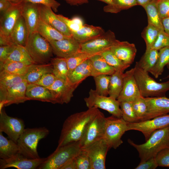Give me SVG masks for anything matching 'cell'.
Segmentation results:
<instances>
[{"instance_id": "1", "label": "cell", "mask_w": 169, "mask_h": 169, "mask_svg": "<svg viewBox=\"0 0 169 169\" xmlns=\"http://www.w3.org/2000/svg\"><path fill=\"white\" fill-rule=\"evenodd\" d=\"M99 111L98 108L93 107L68 117L64 122L57 147L79 141L89 124Z\"/></svg>"}, {"instance_id": "63", "label": "cell", "mask_w": 169, "mask_h": 169, "mask_svg": "<svg viewBox=\"0 0 169 169\" xmlns=\"http://www.w3.org/2000/svg\"><path fill=\"white\" fill-rule=\"evenodd\" d=\"M166 66L167 67V68L169 69V64H168ZM165 78L169 79V74L167 75V76Z\"/></svg>"}, {"instance_id": "58", "label": "cell", "mask_w": 169, "mask_h": 169, "mask_svg": "<svg viewBox=\"0 0 169 169\" xmlns=\"http://www.w3.org/2000/svg\"><path fill=\"white\" fill-rule=\"evenodd\" d=\"M67 3L71 6H78L87 3L88 0H64Z\"/></svg>"}, {"instance_id": "27", "label": "cell", "mask_w": 169, "mask_h": 169, "mask_svg": "<svg viewBox=\"0 0 169 169\" xmlns=\"http://www.w3.org/2000/svg\"><path fill=\"white\" fill-rule=\"evenodd\" d=\"M92 64L88 59L77 66L68 76L69 81L76 87L86 78L91 76Z\"/></svg>"}, {"instance_id": "11", "label": "cell", "mask_w": 169, "mask_h": 169, "mask_svg": "<svg viewBox=\"0 0 169 169\" xmlns=\"http://www.w3.org/2000/svg\"><path fill=\"white\" fill-rule=\"evenodd\" d=\"M168 125L169 114L137 122L128 123V131L132 130L141 132L146 141L154 131Z\"/></svg>"}, {"instance_id": "26", "label": "cell", "mask_w": 169, "mask_h": 169, "mask_svg": "<svg viewBox=\"0 0 169 169\" xmlns=\"http://www.w3.org/2000/svg\"><path fill=\"white\" fill-rule=\"evenodd\" d=\"M28 37V28L21 16L18 18L10 35L9 39L12 44L25 46Z\"/></svg>"}, {"instance_id": "28", "label": "cell", "mask_w": 169, "mask_h": 169, "mask_svg": "<svg viewBox=\"0 0 169 169\" xmlns=\"http://www.w3.org/2000/svg\"><path fill=\"white\" fill-rule=\"evenodd\" d=\"M53 73L51 63L33 64L29 65L25 76L28 83H34L42 76L47 73Z\"/></svg>"}, {"instance_id": "10", "label": "cell", "mask_w": 169, "mask_h": 169, "mask_svg": "<svg viewBox=\"0 0 169 169\" xmlns=\"http://www.w3.org/2000/svg\"><path fill=\"white\" fill-rule=\"evenodd\" d=\"M118 41L114 33L108 30L97 37L81 44L80 51L91 56L99 54L110 48Z\"/></svg>"}, {"instance_id": "52", "label": "cell", "mask_w": 169, "mask_h": 169, "mask_svg": "<svg viewBox=\"0 0 169 169\" xmlns=\"http://www.w3.org/2000/svg\"><path fill=\"white\" fill-rule=\"evenodd\" d=\"M157 6L161 19L169 17V0H158Z\"/></svg>"}, {"instance_id": "30", "label": "cell", "mask_w": 169, "mask_h": 169, "mask_svg": "<svg viewBox=\"0 0 169 169\" xmlns=\"http://www.w3.org/2000/svg\"><path fill=\"white\" fill-rule=\"evenodd\" d=\"M90 59L92 67L91 76L93 77L103 74L111 75L115 71L100 54L93 55Z\"/></svg>"}, {"instance_id": "34", "label": "cell", "mask_w": 169, "mask_h": 169, "mask_svg": "<svg viewBox=\"0 0 169 169\" xmlns=\"http://www.w3.org/2000/svg\"><path fill=\"white\" fill-rule=\"evenodd\" d=\"M158 0H154L146 4L143 8L147 14L148 23L153 25L160 31H164L162 19L160 17L157 8Z\"/></svg>"}, {"instance_id": "7", "label": "cell", "mask_w": 169, "mask_h": 169, "mask_svg": "<svg viewBox=\"0 0 169 169\" xmlns=\"http://www.w3.org/2000/svg\"><path fill=\"white\" fill-rule=\"evenodd\" d=\"M128 123L122 117L118 118L112 115L106 117L103 139L110 149H116L123 143L121 137L128 131Z\"/></svg>"}, {"instance_id": "33", "label": "cell", "mask_w": 169, "mask_h": 169, "mask_svg": "<svg viewBox=\"0 0 169 169\" xmlns=\"http://www.w3.org/2000/svg\"><path fill=\"white\" fill-rule=\"evenodd\" d=\"M158 54V50L153 49H146L140 59L136 63L144 71L150 73L156 63Z\"/></svg>"}, {"instance_id": "39", "label": "cell", "mask_w": 169, "mask_h": 169, "mask_svg": "<svg viewBox=\"0 0 169 169\" xmlns=\"http://www.w3.org/2000/svg\"><path fill=\"white\" fill-rule=\"evenodd\" d=\"M137 5L136 0H113L112 4L104 6L103 10L106 13H116Z\"/></svg>"}, {"instance_id": "20", "label": "cell", "mask_w": 169, "mask_h": 169, "mask_svg": "<svg viewBox=\"0 0 169 169\" xmlns=\"http://www.w3.org/2000/svg\"><path fill=\"white\" fill-rule=\"evenodd\" d=\"M145 99L147 111L142 121L169 113V98L165 96L146 97Z\"/></svg>"}, {"instance_id": "48", "label": "cell", "mask_w": 169, "mask_h": 169, "mask_svg": "<svg viewBox=\"0 0 169 169\" xmlns=\"http://www.w3.org/2000/svg\"><path fill=\"white\" fill-rule=\"evenodd\" d=\"M74 159L76 169H91L90 158L84 149H81Z\"/></svg>"}, {"instance_id": "9", "label": "cell", "mask_w": 169, "mask_h": 169, "mask_svg": "<svg viewBox=\"0 0 169 169\" xmlns=\"http://www.w3.org/2000/svg\"><path fill=\"white\" fill-rule=\"evenodd\" d=\"M106 117L99 111L91 121L81 140L79 141L81 149H84L94 143L103 138Z\"/></svg>"}, {"instance_id": "35", "label": "cell", "mask_w": 169, "mask_h": 169, "mask_svg": "<svg viewBox=\"0 0 169 169\" xmlns=\"http://www.w3.org/2000/svg\"><path fill=\"white\" fill-rule=\"evenodd\" d=\"M124 73L120 71H115L110 75L109 95L117 99L121 91L123 84Z\"/></svg>"}, {"instance_id": "15", "label": "cell", "mask_w": 169, "mask_h": 169, "mask_svg": "<svg viewBox=\"0 0 169 169\" xmlns=\"http://www.w3.org/2000/svg\"><path fill=\"white\" fill-rule=\"evenodd\" d=\"M82 149L85 150L90 158L91 169H105L106 156L110 149L103 139Z\"/></svg>"}, {"instance_id": "16", "label": "cell", "mask_w": 169, "mask_h": 169, "mask_svg": "<svg viewBox=\"0 0 169 169\" xmlns=\"http://www.w3.org/2000/svg\"><path fill=\"white\" fill-rule=\"evenodd\" d=\"M46 158L29 159L18 153L9 158L0 159V169L14 167L18 169H35L44 161Z\"/></svg>"}, {"instance_id": "3", "label": "cell", "mask_w": 169, "mask_h": 169, "mask_svg": "<svg viewBox=\"0 0 169 169\" xmlns=\"http://www.w3.org/2000/svg\"><path fill=\"white\" fill-rule=\"evenodd\" d=\"M49 133V130L45 127L25 129L17 142L18 153L29 159L40 158L37 151L38 143Z\"/></svg>"}, {"instance_id": "47", "label": "cell", "mask_w": 169, "mask_h": 169, "mask_svg": "<svg viewBox=\"0 0 169 169\" xmlns=\"http://www.w3.org/2000/svg\"><path fill=\"white\" fill-rule=\"evenodd\" d=\"M57 16L65 23L71 32L79 30L84 25L82 19L79 17H75L72 19H69L61 14L57 15Z\"/></svg>"}, {"instance_id": "24", "label": "cell", "mask_w": 169, "mask_h": 169, "mask_svg": "<svg viewBox=\"0 0 169 169\" xmlns=\"http://www.w3.org/2000/svg\"><path fill=\"white\" fill-rule=\"evenodd\" d=\"M105 32L100 27L84 24L79 30L72 32L71 33L72 37L81 44L97 37Z\"/></svg>"}, {"instance_id": "14", "label": "cell", "mask_w": 169, "mask_h": 169, "mask_svg": "<svg viewBox=\"0 0 169 169\" xmlns=\"http://www.w3.org/2000/svg\"><path fill=\"white\" fill-rule=\"evenodd\" d=\"M77 87L68 80L57 79L50 86L47 88L50 91L54 104H67L73 97Z\"/></svg>"}, {"instance_id": "45", "label": "cell", "mask_w": 169, "mask_h": 169, "mask_svg": "<svg viewBox=\"0 0 169 169\" xmlns=\"http://www.w3.org/2000/svg\"><path fill=\"white\" fill-rule=\"evenodd\" d=\"M91 56V55L81 51L66 58L68 69V75L77 66L82 63Z\"/></svg>"}, {"instance_id": "4", "label": "cell", "mask_w": 169, "mask_h": 169, "mask_svg": "<svg viewBox=\"0 0 169 169\" xmlns=\"http://www.w3.org/2000/svg\"><path fill=\"white\" fill-rule=\"evenodd\" d=\"M134 67L135 78L142 96L146 98L166 96V93L169 90V79L166 82H158L136 63Z\"/></svg>"}, {"instance_id": "37", "label": "cell", "mask_w": 169, "mask_h": 169, "mask_svg": "<svg viewBox=\"0 0 169 169\" xmlns=\"http://www.w3.org/2000/svg\"><path fill=\"white\" fill-rule=\"evenodd\" d=\"M53 66V74L57 79L68 80V69L66 58L57 57L50 61Z\"/></svg>"}, {"instance_id": "55", "label": "cell", "mask_w": 169, "mask_h": 169, "mask_svg": "<svg viewBox=\"0 0 169 169\" xmlns=\"http://www.w3.org/2000/svg\"><path fill=\"white\" fill-rule=\"evenodd\" d=\"M155 157L151 158L145 161H140L135 169H155L158 166Z\"/></svg>"}, {"instance_id": "59", "label": "cell", "mask_w": 169, "mask_h": 169, "mask_svg": "<svg viewBox=\"0 0 169 169\" xmlns=\"http://www.w3.org/2000/svg\"><path fill=\"white\" fill-rule=\"evenodd\" d=\"M164 31L169 35V17L162 19Z\"/></svg>"}, {"instance_id": "23", "label": "cell", "mask_w": 169, "mask_h": 169, "mask_svg": "<svg viewBox=\"0 0 169 169\" xmlns=\"http://www.w3.org/2000/svg\"><path fill=\"white\" fill-rule=\"evenodd\" d=\"M21 16L27 26L28 36L36 32L39 19L38 4L23 2Z\"/></svg>"}, {"instance_id": "31", "label": "cell", "mask_w": 169, "mask_h": 169, "mask_svg": "<svg viewBox=\"0 0 169 169\" xmlns=\"http://www.w3.org/2000/svg\"><path fill=\"white\" fill-rule=\"evenodd\" d=\"M37 32L49 42L70 37L63 34L40 18L37 28Z\"/></svg>"}, {"instance_id": "42", "label": "cell", "mask_w": 169, "mask_h": 169, "mask_svg": "<svg viewBox=\"0 0 169 169\" xmlns=\"http://www.w3.org/2000/svg\"><path fill=\"white\" fill-rule=\"evenodd\" d=\"M160 31L153 25L148 23L143 29L141 35L146 43V49H151Z\"/></svg>"}, {"instance_id": "44", "label": "cell", "mask_w": 169, "mask_h": 169, "mask_svg": "<svg viewBox=\"0 0 169 169\" xmlns=\"http://www.w3.org/2000/svg\"><path fill=\"white\" fill-rule=\"evenodd\" d=\"M96 89L98 94L105 96L109 95V85L110 75H101L94 77Z\"/></svg>"}, {"instance_id": "53", "label": "cell", "mask_w": 169, "mask_h": 169, "mask_svg": "<svg viewBox=\"0 0 169 169\" xmlns=\"http://www.w3.org/2000/svg\"><path fill=\"white\" fill-rule=\"evenodd\" d=\"M24 2H30L37 4H42L50 7L54 12L58 11L60 4L55 0H22Z\"/></svg>"}, {"instance_id": "22", "label": "cell", "mask_w": 169, "mask_h": 169, "mask_svg": "<svg viewBox=\"0 0 169 169\" xmlns=\"http://www.w3.org/2000/svg\"><path fill=\"white\" fill-rule=\"evenodd\" d=\"M110 49L125 64L129 66L133 62L137 52L135 45L127 41L118 40Z\"/></svg>"}, {"instance_id": "19", "label": "cell", "mask_w": 169, "mask_h": 169, "mask_svg": "<svg viewBox=\"0 0 169 169\" xmlns=\"http://www.w3.org/2000/svg\"><path fill=\"white\" fill-rule=\"evenodd\" d=\"M28 84L25 80L8 89L3 98L0 99V111L4 106L28 100L25 95Z\"/></svg>"}, {"instance_id": "6", "label": "cell", "mask_w": 169, "mask_h": 169, "mask_svg": "<svg viewBox=\"0 0 169 169\" xmlns=\"http://www.w3.org/2000/svg\"><path fill=\"white\" fill-rule=\"evenodd\" d=\"M25 47L36 64L48 63L53 56L49 43L37 32L28 36Z\"/></svg>"}, {"instance_id": "62", "label": "cell", "mask_w": 169, "mask_h": 169, "mask_svg": "<svg viewBox=\"0 0 169 169\" xmlns=\"http://www.w3.org/2000/svg\"><path fill=\"white\" fill-rule=\"evenodd\" d=\"M8 1H9L10 2L14 3H18L21 2H22V0H5Z\"/></svg>"}, {"instance_id": "60", "label": "cell", "mask_w": 169, "mask_h": 169, "mask_svg": "<svg viewBox=\"0 0 169 169\" xmlns=\"http://www.w3.org/2000/svg\"><path fill=\"white\" fill-rule=\"evenodd\" d=\"M154 0H136L138 5H140L143 7L147 3L153 1Z\"/></svg>"}, {"instance_id": "25", "label": "cell", "mask_w": 169, "mask_h": 169, "mask_svg": "<svg viewBox=\"0 0 169 169\" xmlns=\"http://www.w3.org/2000/svg\"><path fill=\"white\" fill-rule=\"evenodd\" d=\"M28 100H33L54 104L51 93L47 88L34 83H28L26 91Z\"/></svg>"}, {"instance_id": "38", "label": "cell", "mask_w": 169, "mask_h": 169, "mask_svg": "<svg viewBox=\"0 0 169 169\" xmlns=\"http://www.w3.org/2000/svg\"><path fill=\"white\" fill-rule=\"evenodd\" d=\"M169 64V47L162 48L159 50L156 63L151 73L157 78L163 72L164 68Z\"/></svg>"}, {"instance_id": "18", "label": "cell", "mask_w": 169, "mask_h": 169, "mask_svg": "<svg viewBox=\"0 0 169 169\" xmlns=\"http://www.w3.org/2000/svg\"><path fill=\"white\" fill-rule=\"evenodd\" d=\"M49 42L58 57L67 58L80 51L81 44L72 37Z\"/></svg>"}, {"instance_id": "41", "label": "cell", "mask_w": 169, "mask_h": 169, "mask_svg": "<svg viewBox=\"0 0 169 169\" xmlns=\"http://www.w3.org/2000/svg\"><path fill=\"white\" fill-rule=\"evenodd\" d=\"M107 63L113 67L115 71L124 72L130 66L125 64L110 50L108 49L100 54Z\"/></svg>"}, {"instance_id": "50", "label": "cell", "mask_w": 169, "mask_h": 169, "mask_svg": "<svg viewBox=\"0 0 169 169\" xmlns=\"http://www.w3.org/2000/svg\"><path fill=\"white\" fill-rule=\"evenodd\" d=\"M155 157L158 166L169 167V146L159 152Z\"/></svg>"}, {"instance_id": "57", "label": "cell", "mask_w": 169, "mask_h": 169, "mask_svg": "<svg viewBox=\"0 0 169 169\" xmlns=\"http://www.w3.org/2000/svg\"><path fill=\"white\" fill-rule=\"evenodd\" d=\"M60 169H76L74 157L67 162Z\"/></svg>"}, {"instance_id": "40", "label": "cell", "mask_w": 169, "mask_h": 169, "mask_svg": "<svg viewBox=\"0 0 169 169\" xmlns=\"http://www.w3.org/2000/svg\"><path fill=\"white\" fill-rule=\"evenodd\" d=\"M29 66L21 62L7 60L0 66V71L4 70L11 73L25 76Z\"/></svg>"}, {"instance_id": "5", "label": "cell", "mask_w": 169, "mask_h": 169, "mask_svg": "<svg viewBox=\"0 0 169 169\" xmlns=\"http://www.w3.org/2000/svg\"><path fill=\"white\" fill-rule=\"evenodd\" d=\"M81 149L79 141L57 147L37 169H60L67 162L75 157Z\"/></svg>"}, {"instance_id": "46", "label": "cell", "mask_w": 169, "mask_h": 169, "mask_svg": "<svg viewBox=\"0 0 169 169\" xmlns=\"http://www.w3.org/2000/svg\"><path fill=\"white\" fill-rule=\"evenodd\" d=\"M133 110L139 121H142L146 115L147 106L145 98L141 96L131 102Z\"/></svg>"}, {"instance_id": "12", "label": "cell", "mask_w": 169, "mask_h": 169, "mask_svg": "<svg viewBox=\"0 0 169 169\" xmlns=\"http://www.w3.org/2000/svg\"><path fill=\"white\" fill-rule=\"evenodd\" d=\"M24 129V123L22 119L9 116L3 108L0 111V132H4L17 143Z\"/></svg>"}, {"instance_id": "29", "label": "cell", "mask_w": 169, "mask_h": 169, "mask_svg": "<svg viewBox=\"0 0 169 169\" xmlns=\"http://www.w3.org/2000/svg\"><path fill=\"white\" fill-rule=\"evenodd\" d=\"M25 80L24 75L11 73L4 70L0 71V99L3 98L8 89Z\"/></svg>"}, {"instance_id": "8", "label": "cell", "mask_w": 169, "mask_h": 169, "mask_svg": "<svg viewBox=\"0 0 169 169\" xmlns=\"http://www.w3.org/2000/svg\"><path fill=\"white\" fill-rule=\"evenodd\" d=\"M89 94V96L84 99L88 108H100L107 111L115 116L122 117L120 102L117 99L110 96L100 95L95 90L92 89L90 90Z\"/></svg>"}, {"instance_id": "21", "label": "cell", "mask_w": 169, "mask_h": 169, "mask_svg": "<svg viewBox=\"0 0 169 169\" xmlns=\"http://www.w3.org/2000/svg\"><path fill=\"white\" fill-rule=\"evenodd\" d=\"M39 18L63 34L72 37L71 31L65 23L60 19L50 7L38 4Z\"/></svg>"}, {"instance_id": "61", "label": "cell", "mask_w": 169, "mask_h": 169, "mask_svg": "<svg viewBox=\"0 0 169 169\" xmlns=\"http://www.w3.org/2000/svg\"><path fill=\"white\" fill-rule=\"evenodd\" d=\"M105 3L107 5H110L112 4L113 0H98Z\"/></svg>"}, {"instance_id": "43", "label": "cell", "mask_w": 169, "mask_h": 169, "mask_svg": "<svg viewBox=\"0 0 169 169\" xmlns=\"http://www.w3.org/2000/svg\"><path fill=\"white\" fill-rule=\"evenodd\" d=\"M122 118L128 123L139 121L133 108L131 102L124 101L120 102Z\"/></svg>"}, {"instance_id": "51", "label": "cell", "mask_w": 169, "mask_h": 169, "mask_svg": "<svg viewBox=\"0 0 169 169\" xmlns=\"http://www.w3.org/2000/svg\"><path fill=\"white\" fill-rule=\"evenodd\" d=\"M57 78L52 73H47L42 76L34 84L48 88L51 85Z\"/></svg>"}, {"instance_id": "56", "label": "cell", "mask_w": 169, "mask_h": 169, "mask_svg": "<svg viewBox=\"0 0 169 169\" xmlns=\"http://www.w3.org/2000/svg\"><path fill=\"white\" fill-rule=\"evenodd\" d=\"M12 3L5 0H0V12L2 14L5 12L10 7Z\"/></svg>"}, {"instance_id": "54", "label": "cell", "mask_w": 169, "mask_h": 169, "mask_svg": "<svg viewBox=\"0 0 169 169\" xmlns=\"http://www.w3.org/2000/svg\"><path fill=\"white\" fill-rule=\"evenodd\" d=\"M15 44H13L0 46V66L7 59L13 51Z\"/></svg>"}, {"instance_id": "49", "label": "cell", "mask_w": 169, "mask_h": 169, "mask_svg": "<svg viewBox=\"0 0 169 169\" xmlns=\"http://www.w3.org/2000/svg\"><path fill=\"white\" fill-rule=\"evenodd\" d=\"M167 47H169V35L164 31H160L151 49L159 50Z\"/></svg>"}, {"instance_id": "17", "label": "cell", "mask_w": 169, "mask_h": 169, "mask_svg": "<svg viewBox=\"0 0 169 169\" xmlns=\"http://www.w3.org/2000/svg\"><path fill=\"white\" fill-rule=\"evenodd\" d=\"M134 67L124 73L123 84L117 100L120 102L124 101L132 102L141 96L134 76Z\"/></svg>"}, {"instance_id": "13", "label": "cell", "mask_w": 169, "mask_h": 169, "mask_svg": "<svg viewBox=\"0 0 169 169\" xmlns=\"http://www.w3.org/2000/svg\"><path fill=\"white\" fill-rule=\"evenodd\" d=\"M23 2L12 3L8 9L1 14L0 19V36L9 39L18 18L21 16Z\"/></svg>"}, {"instance_id": "2", "label": "cell", "mask_w": 169, "mask_h": 169, "mask_svg": "<svg viewBox=\"0 0 169 169\" xmlns=\"http://www.w3.org/2000/svg\"><path fill=\"white\" fill-rule=\"evenodd\" d=\"M128 141L138 151L141 161H145L169 146V125L154 131L143 144H136L130 139Z\"/></svg>"}, {"instance_id": "36", "label": "cell", "mask_w": 169, "mask_h": 169, "mask_svg": "<svg viewBox=\"0 0 169 169\" xmlns=\"http://www.w3.org/2000/svg\"><path fill=\"white\" fill-rule=\"evenodd\" d=\"M7 60L21 62L28 65L35 64L25 46L17 44Z\"/></svg>"}, {"instance_id": "32", "label": "cell", "mask_w": 169, "mask_h": 169, "mask_svg": "<svg viewBox=\"0 0 169 169\" xmlns=\"http://www.w3.org/2000/svg\"><path fill=\"white\" fill-rule=\"evenodd\" d=\"M19 148L17 143L4 137L0 132V158L6 159L18 153Z\"/></svg>"}]
</instances>
